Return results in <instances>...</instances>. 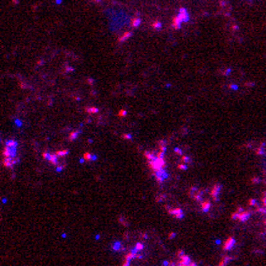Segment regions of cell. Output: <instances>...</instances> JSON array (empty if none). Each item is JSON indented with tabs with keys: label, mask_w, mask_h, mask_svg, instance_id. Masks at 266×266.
<instances>
[{
	"label": "cell",
	"mask_w": 266,
	"mask_h": 266,
	"mask_svg": "<svg viewBox=\"0 0 266 266\" xmlns=\"http://www.w3.org/2000/svg\"><path fill=\"white\" fill-rule=\"evenodd\" d=\"M46 160L54 166L57 170H63L66 166L68 152L66 150H56V152H46L44 153Z\"/></svg>",
	"instance_id": "3"
},
{
	"label": "cell",
	"mask_w": 266,
	"mask_h": 266,
	"mask_svg": "<svg viewBox=\"0 0 266 266\" xmlns=\"http://www.w3.org/2000/svg\"><path fill=\"white\" fill-rule=\"evenodd\" d=\"M2 165L7 169H12L20 162L21 152H20V144L16 139H7L2 148Z\"/></svg>",
	"instance_id": "1"
},
{
	"label": "cell",
	"mask_w": 266,
	"mask_h": 266,
	"mask_svg": "<svg viewBox=\"0 0 266 266\" xmlns=\"http://www.w3.org/2000/svg\"><path fill=\"white\" fill-rule=\"evenodd\" d=\"M158 201L162 202L165 207L166 212L175 217V218H181L184 217V209L182 207L180 206V203L175 200V197H172L171 195L169 194H163V195H159L158 196Z\"/></svg>",
	"instance_id": "2"
}]
</instances>
